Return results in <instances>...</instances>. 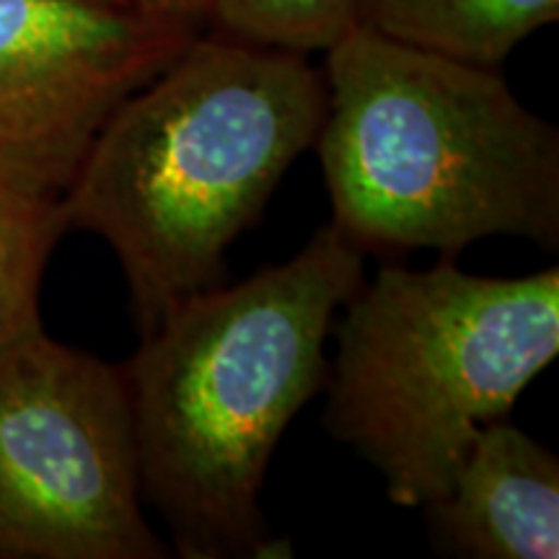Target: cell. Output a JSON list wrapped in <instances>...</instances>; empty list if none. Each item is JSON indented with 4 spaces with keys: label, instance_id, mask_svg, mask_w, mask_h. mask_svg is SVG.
<instances>
[{
    "label": "cell",
    "instance_id": "cell-1",
    "mask_svg": "<svg viewBox=\"0 0 559 559\" xmlns=\"http://www.w3.org/2000/svg\"><path fill=\"white\" fill-rule=\"evenodd\" d=\"M360 283L362 251L330 223L288 262L179 300L120 366L140 487L179 557H290L262 515L264 474L324 389L332 321Z\"/></svg>",
    "mask_w": 559,
    "mask_h": 559
},
{
    "label": "cell",
    "instance_id": "cell-2",
    "mask_svg": "<svg viewBox=\"0 0 559 559\" xmlns=\"http://www.w3.org/2000/svg\"><path fill=\"white\" fill-rule=\"evenodd\" d=\"M326 79L309 55L194 34L109 117L60 194L109 243L140 334L223 283L226 251L317 143Z\"/></svg>",
    "mask_w": 559,
    "mask_h": 559
},
{
    "label": "cell",
    "instance_id": "cell-3",
    "mask_svg": "<svg viewBox=\"0 0 559 559\" xmlns=\"http://www.w3.org/2000/svg\"><path fill=\"white\" fill-rule=\"evenodd\" d=\"M324 79L313 145L353 247L443 260L489 236L559 247V130L498 68L355 24L326 50Z\"/></svg>",
    "mask_w": 559,
    "mask_h": 559
},
{
    "label": "cell",
    "instance_id": "cell-4",
    "mask_svg": "<svg viewBox=\"0 0 559 559\" xmlns=\"http://www.w3.org/2000/svg\"><path fill=\"white\" fill-rule=\"evenodd\" d=\"M324 428L381 474L386 498L425 508L474 436L510 415L559 355V270L481 277L443 260L383 264L347 298Z\"/></svg>",
    "mask_w": 559,
    "mask_h": 559
},
{
    "label": "cell",
    "instance_id": "cell-5",
    "mask_svg": "<svg viewBox=\"0 0 559 559\" xmlns=\"http://www.w3.org/2000/svg\"><path fill=\"white\" fill-rule=\"evenodd\" d=\"M120 366L39 332L0 355V557L164 559Z\"/></svg>",
    "mask_w": 559,
    "mask_h": 559
},
{
    "label": "cell",
    "instance_id": "cell-6",
    "mask_svg": "<svg viewBox=\"0 0 559 559\" xmlns=\"http://www.w3.org/2000/svg\"><path fill=\"white\" fill-rule=\"evenodd\" d=\"M198 32L132 0H0V185L60 198L117 107Z\"/></svg>",
    "mask_w": 559,
    "mask_h": 559
},
{
    "label": "cell",
    "instance_id": "cell-7",
    "mask_svg": "<svg viewBox=\"0 0 559 559\" xmlns=\"http://www.w3.org/2000/svg\"><path fill=\"white\" fill-rule=\"evenodd\" d=\"M425 510L445 555L557 559V453L506 417L487 423L474 436L449 489Z\"/></svg>",
    "mask_w": 559,
    "mask_h": 559
},
{
    "label": "cell",
    "instance_id": "cell-8",
    "mask_svg": "<svg viewBox=\"0 0 559 559\" xmlns=\"http://www.w3.org/2000/svg\"><path fill=\"white\" fill-rule=\"evenodd\" d=\"M557 19L559 0H360L358 24L412 47L498 68Z\"/></svg>",
    "mask_w": 559,
    "mask_h": 559
},
{
    "label": "cell",
    "instance_id": "cell-9",
    "mask_svg": "<svg viewBox=\"0 0 559 559\" xmlns=\"http://www.w3.org/2000/svg\"><path fill=\"white\" fill-rule=\"evenodd\" d=\"M68 228L60 198L0 185V355L45 332L41 277Z\"/></svg>",
    "mask_w": 559,
    "mask_h": 559
},
{
    "label": "cell",
    "instance_id": "cell-10",
    "mask_svg": "<svg viewBox=\"0 0 559 559\" xmlns=\"http://www.w3.org/2000/svg\"><path fill=\"white\" fill-rule=\"evenodd\" d=\"M358 16L360 0H213L207 24L223 37L311 55L330 50Z\"/></svg>",
    "mask_w": 559,
    "mask_h": 559
},
{
    "label": "cell",
    "instance_id": "cell-11",
    "mask_svg": "<svg viewBox=\"0 0 559 559\" xmlns=\"http://www.w3.org/2000/svg\"><path fill=\"white\" fill-rule=\"evenodd\" d=\"M132 3H138L143 11L158 13V16L187 21L198 29L207 24L210 9H213V0H132Z\"/></svg>",
    "mask_w": 559,
    "mask_h": 559
}]
</instances>
